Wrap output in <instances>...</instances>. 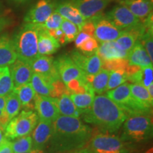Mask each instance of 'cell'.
<instances>
[{"label": "cell", "mask_w": 153, "mask_h": 153, "mask_svg": "<svg viewBox=\"0 0 153 153\" xmlns=\"http://www.w3.org/2000/svg\"><path fill=\"white\" fill-rule=\"evenodd\" d=\"M98 47L99 43L97 40L94 37H90L85 42H84L78 49L82 51L84 54H91V53L96 52Z\"/></svg>", "instance_id": "cell-39"}, {"label": "cell", "mask_w": 153, "mask_h": 153, "mask_svg": "<svg viewBox=\"0 0 153 153\" xmlns=\"http://www.w3.org/2000/svg\"><path fill=\"white\" fill-rule=\"evenodd\" d=\"M54 61L60 79L65 85L72 79H85L86 78L85 72L69 55H61Z\"/></svg>", "instance_id": "cell-9"}, {"label": "cell", "mask_w": 153, "mask_h": 153, "mask_svg": "<svg viewBox=\"0 0 153 153\" xmlns=\"http://www.w3.org/2000/svg\"><path fill=\"white\" fill-rule=\"evenodd\" d=\"M128 81L133 84H139L148 88L153 84V68L152 66L142 68L140 70L128 77Z\"/></svg>", "instance_id": "cell-29"}, {"label": "cell", "mask_w": 153, "mask_h": 153, "mask_svg": "<svg viewBox=\"0 0 153 153\" xmlns=\"http://www.w3.org/2000/svg\"><path fill=\"white\" fill-rule=\"evenodd\" d=\"M120 3L142 23L152 14V2L150 0H120Z\"/></svg>", "instance_id": "cell-18"}, {"label": "cell", "mask_w": 153, "mask_h": 153, "mask_svg": "<svg viewBox=\"0 0 153 153\" xmlns=\"http://www.w3.org/2000/svg\"><path fill=\"white\" fill-rule=\"evenodd\" d=\"M61 45L55 38L50 36L45 28H42L38 34V52L39 55H51L56 53Z\"/></svg>", "instance_id": "cell-22"}, {"label": "cell", "mask_w": 153, "mask_h": 153, "mask_svg": "<svg viewBox=\"0 0 153 153\" xmlns=\"http://www.w3.org/2000/svg\"><path fill=\"white\" fill-rule=\"evenodd\" d=\"M14 88L9 68L0 67V96L6 97L13 91Z\"/></svg>", "instance_id": "cell-31"}, {"label": "cell", "mask_w": 153, "mask_h": 153, "mask_svg": "<svg viewBox=\"0 0 153 153\" xmlns=\"http://www.w3.org/2000/svg\"><path fill=\"white\" fill-rule=\"evenodd\" d=\"M119 153H131V152H128V150L127 149H125V150H122L121 152H120Z\"/></svg>", "instance_id": "cell-51"}, {"label": "cell", "mask_w": 153, "mask_h": 153, "mask_svg": "<svg viewBox=\"0 0 153 153\" xmlns=\"http://www.w3.org/2000/svg\"><path fill=\"white\" fill-rule=\"evenodd\" d=\"M30 83L36 94L44 96V97H51V96L52 86L49 85L43 76L40 74L33 72Z\"/></svg>", "instance_id": "cell-30"}, {"label": "cell", "mask_w": 153, "mask_h": 153, "mask_svg": "<svg viewBox=\"0 0 153 153\" xmlns=\"http://www.w3.org/2000/svg\"><path fill=\"white\" fill-rule=\"evenodd\" d=\"M139 41L142 44L144 48L148 53L150 60L153 59V40H152V29H148L140 38Z\"/></svg>", "instance_id": "cell-37"}, {"label": "cell", "mask_w": 153, "mask_h": 153, "mask_svg": "<svg viewBox=\"0 0 153 153\" xmlns=\"http://www.w3.org/2000/svg\"><path fill=\"white\" fill-rule=\"evenodd\" d=\"M72 153H91V152L89 150V149H84V150L74 151V152Z\"/></svg>", "instance_id": "cell-48"}, {"label": "cell", "mask_w": 153, "mask_h": 153, "mask_svg": "<svg viewBox=\"0 0 153 153\" xmlns=\"http://www.w3.org/2000/svg\"><path fill=\"white\" fill-rule=\"evenodd\" d=\"M38 116L33 111H23L9 120L5 128V137L14 140L29 135L36 128Z\"/></svg>", "instance_id": "cell-5"}, {"label": "cell", "mask_w": 153, "mask_h": 153, "mask_svg": "<svg viewBox=\"0 0 153 153\" xmlns=\"http://www.w3.org/2000/svg\"><path fill=\"white\" fill-rule=\"evenodd\" d=\"M17 60L13 40L8 34L0 36V67L9 66Z\"/></svg>", "instance_id": "cell-20"}, {"label": "cell", "mask_w": 153, "mask_h": 153, "mask_svg": "<svg viewBox=\"0 0 153 153\" xmlns=\"http://www.w3.org/2000/svg\"><path fill=\"white\" fill-rule=\"evenodd\" d=\"M126 81H128V80L125 70L111 71L106 91L112 90L122 84L125 83Z\"/></svg>", "instance_id": "cell-33"}, {"label": "cell", "mask_w": 153, "mask_h": 153, "mask_svg": "<svg viewBox=\"0 0 153 153\" xmlns=\"http://www.w3.org/2000/svg\"><path fill=\"white\" fill-rule=\"evenodd\" d=\"M54 60L50 55H39L30 63L33 72L43 76L51 85L53 82L60 79Z\"/></svg>", "instance_id": "cell-10"}, {"label": "cell", "mask_w": 153, "mask_h": 153, "mask_svg": "<svg viewBox=\"0 0 153 153\" xmlns=\"http://www.w3.org/2000/svg\"><path fill=\"white\" fill-rule=\"evenodd\" d=\"M32 140L33 149L43 150L46 147L52 134V123L40 119L33 130Z\"/></svg>", "instance_id": "cell-17"}, {"label": "cell", "mask_w": 153, "mask_h": 153, "mask_svg": "<svg viewBox=\"0 0 153 153\" xmlns=\"http://www.w3.org/2000/svg\"><path fill=\"white\" fill-rule=\"evenodd\" d=\"M128 60L129 65H135L141 68L152 65V61L150 60L148 53L139 41L135 43L129 52Z\"/></svg>", "instance_id": "cell-23"}, {"label": "cell", "mask_w": 153, "mask_h": 153, "mask_svg": "<svg viewBox=\"0 0 153 153\" xmlns=\"http://www.w3.org/2000/svg\"><path fill=\"white\" fill-rule=\"evenodd\" d=\"M128 65L129 62L128 59L119 58L102 61V69L110 72L118 70H126Z\"/></svg>", "instance_id": "cell-36"}, {"label": "cell", "mask_w": 153, "mask_h": 153, "mask_svg": "<svg viewBox=\"0 0 153 153\" xmlns=\"http://www.w3.org/2000/svg\"><path fill=\"white\" fill-rule=\"evenodd\" d=\"M0 13H1V9H0Z\"/></svg>", "instance_id": "cell-52"}, {"label": "cell", "mask_w": 153, "mask_h": 153, "mask_svg": "<svg viewBox=\"0 0 153 153\" xmlns=\"http://www.w3.org/2000/svg\"><path fill=\"white\" fill-rule=\"evenodd\" d=\"M86 21H91L102 15L111 0H71Z\"/></svg>", "instance_id": "cell-13"}, {"label": "cell", "mask_w": 153, "mask_h": 153, "mask_svg": "<svg viewBox=\"0 0 153 153\" xmlns=\"http://www.w3.org/2000/svg\"><path fill=\"white\" fill-rule=\"evenodd\" d=\"M147 89H148V91L151 98L153 99V84L149 86V87L147 88Z\"/></svg>", "instance_id": "cell-46"}, {"label": "cell", "mask_w": 153, "mask_h": 153, "mask_svg": "<svg viewBox=\"0 0 153 153\" xmlns=\"http://www.w3.org/2000/svg\"></svg>", "instance_id": "cell-53"}, {"label": "cell", "mask_w": 153, "mask_h": 153, "mask_svg": "<svg viewBox=\"0 0 153 153\" xmlns=\"http://www.w3.org/2000/svg\"><path fill=\"white\" fill-rule=\"evenodd\" d=\"M9 70L14 87L30 83L33 72L29 63L17 59L11 65Z\"/></svg>", "instance_id": "cell-15"}, {"label": "cell", "mask_w": 153, "mask_h": 153, "mask_svg": "<svg viewBox=\"0 0 153 153\" xmlns=\"http://www.w3.org/2000/svg\"><path fill=\"white\" fill-rule=\"evenodd\" d=\"M94 91H90L84 94H70L72 101L75 105L80 114H82L87 111L91 108L93 100L94 99Z\"/></svg>", "instance_id": "cell-28"}, {"label": "cell", "mask_w": 153, "mask_h": 153, "mask_svg": "<svg viewBox=\"0 0 153 153\" xmlns=\"http://www.w3.org/2000/svg\"><path fill=\"white\" fill-rule=\"evenodd\" d=\"M6 104V97L0 96V109L4 110Z\"/></svg>", "instance_id": "cell-45"}, {"label": "cell", "mask_w": 153, "mask_h": 153, "mask_svg": "<svg viewBox=\"0 0 153 153\" xmlns=\"http://www.w3.org/2000/svg\"><path fill=\"white\" fill-rule=\"evenodd\" d=\"M57 1L55 0H38L25 15L24 23L43 24L55 11Z\"/></svg>", "instance_id": "cell-8"}, {"label": "cell", "mask_w": 153, "mask_h": 153, "mask_svg": "<svg viewBox=\"0 0 153 153\" xmlns=\"http://www.w3.org/2000/svg\"><path fill=\"white\" fill-rule=\"evenodd\" d=\"M34 104L40 119L53 123L60 116L55 98L36 94Z\"/></svg>", "instance_id": "cell-14"}, {"label": "cell", "mask_w": 153, "mask_h": 153, "mask_svg": "<svg viewBox=\"0 0 153 153\" xmlns=\"http://www.w3.org/2000/svg\"><path fill=\"white\" fill-rule=\"evenodd\" d=\"M125 149V142L120 137L99 133L91 138L89 150L91 153H119Z\"/></svg>", "instance_id": "cell-6"}, {"label": "cell", "mask_w": 153, "mask_h": 153, "mask_svg": "<svg viewBox=\"0 0 153 153\" xmlns=\"http://www.w3.org/2000/svg\"><path fill=\"white\" fill-rule=\"evenodd\" d=\"M41 24L24 23L12 38L17 59L30 63L39 56L38 52V34Z\"/></svg>", "instance_id": "cell-3"}, {"label": "cell", "mask_w": 153, "mask_h": 153, "mask_svg": "<svg viewBox=\"0 0 153 153\" xmlns=\"http://www.w3.org/2000/svg\"><path fill=\"white\" fill-rule=\"evenodd\" d=\"M55 104L61 116L79 118L81 116L79 111L74 104L70 95L64 94L58 98H55Z\"/></svg>", "instance_id": "cell-25"}, {"label": "cell", "mask_w": 153, "mask_h": 153, "mask_svg": "<svg viewBox=\"0 0 153 153\" xmlns=\"http://www.w3.org/2000/svg\"><path fill=\"white\" fill-rule=\"evenodd\" d=\"M152 115H132L123 122L120 138L124 142H144L152 138Z\"/></svg>", "instance_id": "cell-4"}, {"label": "cell", "mask_w": 153, "mask_h": 153, "mask_svg": "<svg viewBox=\"0 0 153 153\" xmlns=\"http://www.w3.org/2000/svg\"><path fill=\"white\" fill-rule=\"evenodd\" d=\"M14 1H16V2H19V3H22V2H24V1H27V0H14Z\"/></svg>", "instance_id": "cell-50"}, {"label": "cell", "mask_w": 153, "mask_h": 153, "mask_svg": "<svg viewBox=\"0 0 153 153\" xmlns=\"http://www.w3.org/2000/svg\"><path fill=\"white\" fill-rule=\"evenodd\" d=\"M106 16L116 27L122 30L135 29L143 24L127 7L122 4L114 7Z\"/></svg>", "instance_id": "cell-7"}, {"label": "cell", "mask_w": 153, "mask_h": 153, "mask_svg": "<svg viewBox=\"0 0 153 153\" xmlns=\"http://www.w3.org/2000/svg\"><path fill=\"white\" fill-rule=\"evenodd\" d=\"M70 56L87 75H94L102 69V60L96 52L91 54H84L76 50H74L70 53Z\"/></svg>", "instance_id": "cell-12"}, {"label": "cell", "mask_w": 153, "mask_h": 153, "mask_svg": "<svg viewBox=\"0 0 153 153\" xmlns=\"http://www.w3.org/2000/svg\"><path fill=\"white\" fill-rule=\"evenodd\" d=\"M106 96L117 104L124 111L131 106L133 101L131 92V85L128 83H123L112 90L108 91Z\"/></svg>", "instance_id": "cell-19"}, {"label": "cell", "mask_w": 153, "mask_h": 153, "mask_svg": "<svg viewBox=\"0 0 153 153\" xmlns=\"http://www.w3.org/2000/svg\"><path fill=\"white\" fill-rule=\"evenodd\" d=\"M96 53L102 61L119 58L128 59L129 54V52L122 51L115 41L101 43Z\"/></svg>", "instance_id": "cell-21"}, {"label": "cell", "mask_w": 153, "mask_h": 153, "mask_svg": "<svg viewBox=\"0 0 153 153\" xmlns=\"http://www.w3.org/2000/svg\"><path fill=\"white\" fill-rule=\"evenodd\" d=\"M61 30L65 35L67 43L74 41L75 40L76 36L79 33V30L77 26L73 23L69 22V21L64 19L60 26Z\"/></svg>", "instance_id": "cell-35"}, {"label": "cell", "mask_w": 153, "mask_h": 153, "mask_svg": "<svg viewBox=\"0 0 153 153\" xmlns=\"http://www.w3.org/2000/svg\"><path fill=\"white\" fill-rule=\"evenodd\" d=\"M13 91L18 96L22 106L24 108L29 109V108H33V107L35 106L34 100L36 94L30 83L14 87Z\"/></svg>", "instance_id": "cell-26"}, {"label": "cell", "mask_w": 153, "mask_h": 153, "mask_svg": "<svg viewBox=\"0 0 153 153\" xmlns=\"http://www.w3.org/2000/svg\"><path fill=\"white\" fill-rule=\"evenodd\" d=\"M47 30L50 34V36H51L53 38H55L60 45H64L66 43H67L65 35L63 33L60 28H55V29H49Z\"/></svg>", "instance_id": "cell-40"}, {"label": "cell", "mask_w": 153, "mask_h": 153, "mask_svg": "<svg viewBox=\"0 0 153 153\" xmlns=\"http://www.w3.org/2000/svg\"><path fill=\"white\" fill-rule=\"evenodd\" d=\"M80 31L84 32V33H87L90 37H94L95 31V24L94 23L91 21H86L85 24L82 26V29Z\"/></svg>", "instance_id": "cell-41"}, {"label": "cell", "mask_w": 153, "mask_h": 153, "mask_svg": "<svg viewBox=\"0 0 153 153\" xmlns=\"http://www.w3.org/2000/svg\"><path fill=\"white\" fill-rule=\"evenodd\" d=\"M33 148V140L30 135L19 137L12 143L13 153L27 152Z\"/></svg>", "instance_id": "cell-34"}, {"label": "cell", "mask_w": 153, "mask_h": 153, "mask_svg": "<svg viewBox=\"0 0 153 153\" xmlns=\"http://www.w3.org/2000/svg\"><path fill=\"white\" fill-rule=\"evenodd\" d=\"M91 22L95 24L94 38L99 43L116 41L123 32L116 27L106 16H102V15L91 20Z\"/></svg>", "instance_id": "cell-11"}, {"label": "cell", "mask_w": 153, "mask_h": 153, "mask_svg": "<svg viewBox=\"0 0 153 153\" xmlns=\"http://www.w3.org/2000/svg\"><path fill=\"white\" fill-rule=\"evenodd\" d=\"M24 153H45V151L43 150H38V149H33V150H30L27 152Z\"/></svg>", "instance_id": "cell-47"}, {"label": "cell", "mask_w": 153, "mask_h": 153, "mask_svg": "<svg viewBox=\"0 0 153 153\" xmlns=\"http://www.w3.org/2000/svg\"><path fill=\"white\" fill-rule=\"evenodd\" d=\"M81 115L85 122L94 124L107 133L118 131L128 118L117 104L106 95L101 94L94 97L91 108Z\"/></svg>", "instance_id": "cell-2"}, {"label": "cell", "mask_w": 153, "mask_h": 153, "mask_svg": "<svg viewBox=\"0 0 153 153\" xmlns=\"http://www.w3.org/2000/svg\"><path fill=\"white\" fill-rule=\"evenodd\" d=\"M109 74L110 71L101 69L100 71L94 75L86 74V81L91 85L94 93L98 94V95H99L106 90Z\"/></svg>", "instance_id": "cell-24"}, {"label": "cell", "mask_w": 153, "mask_h": 153, "mask_svg": "<svg viewBox=\"0 0 153 153\" xmlns=\"http://www.w3.org/2000/svg\"><path fill=\"white\" fill-rule=\"evenodd\" d=\"M0 153H13L12 143L6 139L0 144Z\"/></svg>", "instance_id": "cell-43"}, {"label": "cell", "mask_w": 153, "mask_h": 153, "mask_svg": "<svg viewBox=\"0 0 153 153\" xmlns=\"http://www.w3.org/2000/svg\"><path fill=\"white\" fill-rule=\"evenodd\" d=\"M131 92L135 101L146 108L152 109L153 99L150 97L146 87L139 84H132L131 85Z\"/></svg>", "instance_id": "cell-27"}, {"label": "cell", "mask_w": 153, "mask_h": 153, "mask_svg": "<svg viewBox=\"0 0 153 153\" xmlns=\"http://www.w3.org/2000/svg\"><path fill=\"white\" fill-rule=\"evenodd\" d=\"M55 11L59 13L63 19L75 24L79 31L86 22V20L73 5L71 0H62L57 3Z\"/></svg>", "instance_id": "cell-16"}, {"label": "cell", "mask_w": 153, "mask_h": 153, "mask_svg": "<svg viewBox=\"0 0 153 153\" xmlns=\"http://www.w3.org/2000/svg\"><path fill=\"white\" fill-rule=\"evenodd\" d=\"M11 24V20L8 17H0V32Z\"/></svg>", "instance_id": "cell-44"}, {"label": "cell", "mask_w": 153, "mask_h": 153, "mask_svg": "<svg viewBox=\"0 0 153 153\" xmlns=\"http://www.w3.org/2000/svg\"><path fill=\"white\" fill-rule=\"evenodd\" d=\"M21 108H22V104L18 96L14 91L6 96L5 111L9 120L16 117L20 111Z\"/></svg>", "instance_id": "cell-32"}, {"label": "cell", "mask_w": 153, "mask_h": 153, "mask_svg": "<svg viewBox=\"0 0 153 153\" xmlns=\"http://www.w3.org/2000/svg\"><path fill=\"white\" fill-rule=\"evenodd\" d=\"M6 139H7V138H6V137L4 136L2 133H1V131L0 130V144H1V143H3Z\"/></svg>", "instance_id": "cell-49"}, {"label": "cell", "mask_w": 153, "mask_h": 153, "mask_svg": "<svg viewBox=\"0 0 153 153\" xmlns=\"http://www.w3.org/2000/svg\"><path fill=\"white\" fill-rule=\"evenodd\" d=\"M91 135L92 129L79 118L60 115L52 123L51 152H65L81 148L90 140Z\"/></svg>", "instance_id": "cell-1"}, {"label": "cell", "mask_w": 153, "mask_h": 153, "mask_svg": "<svg viewBox=\"0 0 153 153\" xmlns=\"http://www.w3.org/2000/svg\"><path fill=\"white\" fill-rule=\"evenodd\" d=\"M65 19L62 18V16L57 13V11H54L49 18L45 21V23L43 24H41L42 27L45 28L46 30L49 29H55V28H60L61 24Z\"/></svg>", "instance_id": "cell-38"}, {"label": "cell", "mask_w": 153, "mask_h": 153, "mask_svg": "<svg viewBox=\"0 0 153 153\" xmlns=\"http://www.w3.org/2000/svg\"><path fill=\"white\" fill-rule=\"evenodd\" d=\"M89 38H90V36L87 35V33H84L82 31H79V33L77 34V36H76L75 40H74V41H75V46L76 48H79L82 45V43L87 41V39H89Z\"/></svg>", "instance_id": "cell-42"}]
</instances>
